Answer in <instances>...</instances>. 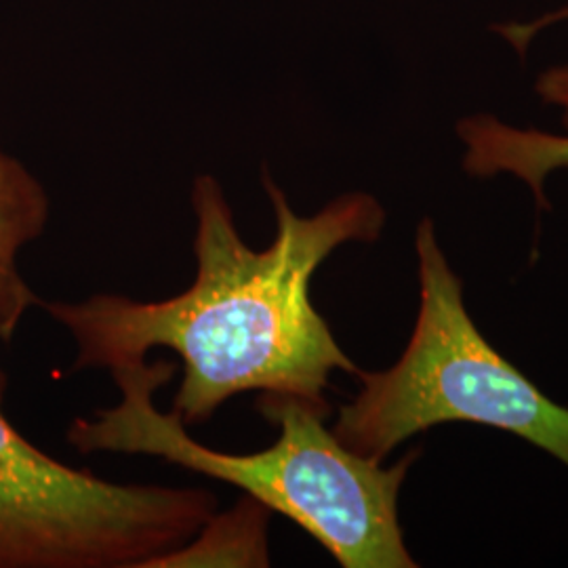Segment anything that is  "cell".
I'll return each instance as SVG.
<instances>
[{
    "label": "cell",
    "instance_id": "ba28073f",
    "mask_svg": "<svg viewBox=\"0 0 568 568\" xmlns=\"http://www.w3.org/2000/svg\"><path fill=\"white\" fill-rule=\"evenodd\" d=\"M560 20H568V7L556 11V13H549L541 20L528 21V23H506L499 28V32L504 39H508L514 44V49L525 53L528 42L535 39L537 32L548 28L549 23ZM537 93L546 102L554 103L562 110V122L568 129V65L551 68L548 72H544L537 81Z\"/></svg>",
    "mask_w": 568,
    "mask_h": 568
},
{
    "label": "cell",
    "instance_id": "277c9868",
    "mask_svg": "<svg viewBox=\"0 0 568 568\" xmlns=\"http://www.w3.org/2000/svg\"><path fill=\"white\" fill-rule=\"evenodd\" d=\"M0 568H145L220 509L203 487L121 485L34 447L2 410Z\"/></svg>",
    "mask_w": 568,
    "mask_h": 568
},
{
    "label": "cell",
    "instance_id": "6da1fadb",
    "mask_svg": "<svg viewBox=\"0 0 568 568\" xmlns=\"http://www.w3.org/2000/svg\"><path fill=\"white\" fill-rule=\"evenodd\" d=\"M276 234L262 251L239 234L222 185L211 175L192 187V284L161 302L95 293L84 302H44L77 345L72 371L112 368L166 347L182 358L173 408L185 426L206 424L230 398L278 392L325 398L333 371L358 366L337 344L310 297L316 270L347 243H375L386 211L352 192L302 217L264 173Z\"/></svg>",
    "mask_w": 568,
    "mask_h": 568
},
{
    "label": "cell",
    "instance_id": "7a4b0ae2",
    "mask_svg": "<svg viewBox=\"0 0 568 568\" xmlns=\"http://www.w3.org/2000/svg\"><path fill=\"white\" fill-rule=\"evenodd\" d=\"M119 405L98 408L68 427L79 453H122L166 464L241 488L304 528L344 568H415L398 520V495L417 450L384 467L342 445L325 426V398L262 392L257 413L278 438L257 453H224L194 440L182 415L154 405L175 365L145 358L110 368Z\"/></svg>",
    "mask_w": 568,
    "mask_h": 568
},
{
    "label": "cell",
    "instance_id": "52a82bcc",
    "mask_svg": "<svg viewBox=\"0 0 568 568\" xmlns=\"http://www.w3.org/2000/svg\"><path fill=\"white\" fill-rule=\"evenodd\" d=\"M272 509L243 495L225 511H215L199 532L180 548L154 558L145 568L270 567Z\"/></svg>",
    "mask_w": 568,
    "mask_h": 568
},
{
    "label": "cell",
    "instance_id": "3957f363",
    "mask_svg": "<svg viewBox=\"0 0 568 568\" xmlns=\"http://www.w3.org/2000/svg\"><path fill=\"white\" fill-rule=\"evenodd\" d=\"M415 248L422 304L405 354L386 371H358L361 392L339 408L333 434L352 453L384 464L427 427L467 422L511 432L568 466V408L480 335L429 220L417 227Z\"/></svg>",
    "mask_w": 568,
    "mask_h": 568
},
{
    "label": "cell",
    "instance_id": "5b68a950",
    "mask_svg": "<svg viewBox=\"0 0 568 568\" xmlns=\"http://www.w3.org/2000/svg\"><path fill=\"white\" fill-rule=\"evenodd\" d=\"M49 196L18 159L0 150V342L9 344L41 297L23 278L20 257L49 224Z\"/></svg>",
    "mask_w": 568,
    "mask_h": 568
},
{
    "label": "cell",
    "instance_id": "8992f818",
    "mask_svg": "<svg viewBox=\"0 0 568 568\" xmlns=\"http://www.w3.org/2000/svg\"><path fill=\"white\" fill-rule=\"evenodd\" d=\"M457 131L466 143L467 173L480 178L511 173L528 183L541 206H548L544 182L549 173L568 169V138L537 129H516L485 114L464 119Z\"/></svg>",
    "mask_w": 568,
    "mask_h": 568
}]
</instances>
